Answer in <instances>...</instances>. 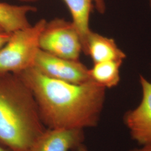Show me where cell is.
<instances>
[{
    "mask_svg": "<svg viewBox=\"0 0 151 151\" xmlns=\"http://www.w3.org/2000/svg\"><path fill=\"white\" fill-rule=\"evenodd\" d=\"M16 75L32 92L47 128L84 130L99 124L106 99L104 87L92 81L75 84L53 79L34 67Z\"/></svg>",
    "mask_w": 151,
    "mask_h": 151,
    "instance_id": "1",
    "label": "cell"
},
{
    "mask_svg": "<svg viewBox=\"0 0 151 151\" xmlns=\"http://www.w3.org/2000/svg\"><path fill=\"white\" fill-rule=\"evenodd\" d=\"M46 129L29 88L16 75H0V145L29 151Z\"/></svg>",
    "mask_w": 151,
    "mask_h": 151,
    "instance_id": "2",
    "label": "cell"
},
{
    "mask_svg": "<svg viewBox=\"0 0 151 151\" xmlns=\"http://www.w3.org/2000/svg\"><path fill=\"white\" fill-rule=\"evenodd\" d=\"M46 22L40 19L33 25L11 33L0 48V75H16L33 67L40 49V35Z\"/></svg>",
    "mask_w": 151,
    "mask_h": 151,
    "instance_id": "3",
    "label": "cell"
},
{
    "mask_svg": "<svg viewBox=\"0 0 151 151\" xmlns=\"http://www.w3.org/2000/svg\"><path fill=\"white\" fill-rule=\"evenodd\" d=\"M39 48L55 56L79 60L82 52L81 37L73 23L62 18L46 22L39 37Z\"/></svg>",
    "mask_w": 151,
    "mask_h": 151,
    "instance_id": "4",
    "label": "cell"
},
{
    "mask_svg": "<svg viewBox=\"0 0 151 151\" xmlns=\"http://www.w3.org/2000/svg\"><path fill=\"white\" fill-rule=\"evenodd\" d=\"M33 67L49 78L82 84L91 81L89 69L80 60L65 59L39 49Z\"/></svg>",
    "mask_w": 151,
    "mask_h": 151,
    "instance_id": "5",
    "label": "cell"
},
{
    "mask_svg": "<svg viewBox=\"0 0 151 151\" xmlns=\"http://www.w3.org/2000/svg\"><path fill=\"white\" fill-rule=\"evenodd\" d=\"M142 98L139 105L124 113L123 120L131 138L140 146L151 144V82L139 76Z\"/></svg>",
    "mask_w": 151,
    "mask_h": 151,
    "instance_id": "6",
    "label": "cell"
},
{
    "mask_svg": "<svg viewBox=\"0 0 151 151\" xmlns=\"http://www.w3.org/2000/svg\"><path fill=\"white\" fill-rule=\"evenodd\" d=\"M84 139V130L47 128L29 151H76Z\"/></svg>",
    "mask_w": 151,
    "mask_h": 151,
    "instance_id": "7",
    "label": "cell"
},
{
    "mask_svg": "<svg viewBox=\"0 0 151 151\" xmlns=\"http://www.w3.org/2000/svg\"><path fill=\"white\" fill-rule=\"evenodd\" d=\"M22 2H34L38 0H19ZM68 9L72 22L75 25L81 37L83 52L87 39L92 30L90 27V17L93 10L103 14L106 11L105 0H62Z\"/></svg>",
    "mask_w": 151,
    "mask_h": 151,
    "instance_id": "8",
    "label": "cell"
},
{
    "mask_svg": "<svg viewBox=\"0 0 151 151\" xmlns=\"http://www.w3.org/2000/svg\"><path fill=\"white\" fill-rule=\"evenodd\" d=\"M84 54L91 58L93 63L109 60L123 61L126 57L112 38L91 31L87 39Z\"/></svg>",
    "mask_w": 151,
    "mask_h": 151,
    "instance_id": "9",
    "label": "cell"
},
{
    "mask_svg": "<svg viewBox=\"0 0 151 151\" xmlns=\"http://www.w3.org/2000/svg\"><path fill=\"white\" fill-rule=\"evenodd\" d=\"M37 8L30 5H13L0 2V27L4 32L11 34L32 25L27 15L36 12Z\"/></svg>",
    "mask_w": 151,
    "mask_h": 151,
    "instance_id": "10",
    "label": "cell"
},
{
    "mask_svg": "<svg viewBox=\"0 0 151 151\" xmlns=\"http://www.w3.org/2000/svg\"><path fill=\"white\" fill-rule=\"evenodd\" d=\"M123 62L109 60L93 63L88 70L90 80L106 89L116 86L120 81V70Z\"/></svg>",
    "mask_w": 151,
    "mask_h": 151,
    "instance_id": "11",
    "label": "cell"
},
{
    "mask_svg": "<svg viewBox=\"0 0 151 151\" xmlns=\"http://www.w3.org/2000/svg\"><path fill=\"white\" fill-rule=\"evenodd\" d=\"M11 36V34L4 32H0V48H2L9 40V38Z\"/></svg>",
    "mask_w": 151,
    "mask_h": 151,
    "instance_id": "12",
    "label": "cell"
},
{
    "mask_svg": "<svg viewBox=\"0 0 151 151\" xmlns=\"http://www.w3.org/2000/svg\"><path fill=\"white\" fill-rule=\"evenodd\" d=\"M129 151H151V144L141 146L140 147L135 148Z\"/></svg>",
    "mask_w": 151,
    "mask_h": 151,
    "instance_id": "13",
    "label": "cell"
},
{
    "mask_svg": "<svg viewBox=\"0 0 151 151\" xmlns=\"http://www.w3.org/2000/svg\"><path fill=\"white\" fill-rule=\"evenodd\" d=\"M76 151H88V150L86 146L84 145V144L83 143L78 147Z\"/></svg>",
    "mask_w": 151,
    "mask_h": 151,
    "instance_id": "14",
    "label": "cell"
},
{
    "mask_svg": "<svg viewBox=\"0 0 151 151\" xmlns=\"http://www.w3.org/2000/svg\"><path fill=\"white\" fill-rule=\"evenodd\" d=\"M0 151H10L9 150H8L7 149L5 148V147H2V146L0 145Z\"/></svg>",
    "mask_w": 151,
    "mask_h": 151,
    "instance_id": "15",
    "label": "cell"
},
{
    "mask_svg": "<svg viewBox=\"0 0 151 151\" xmlns=\"http://www.w3.org/2000/svg\"><path fill=\"white\" fill-rule=\"evenodd\" d=\"M150 6H151V0H150Z\"/></svg>",
    "mask_w": 151,
    "mask_h": 151,
    "instance_id": "16",
    "label": "cell"
},
{
    "mask_svg": "<svg viewBox=\"0 0 151 151\" xmlns=\"http://www.w3.org/2000/svg\"><path fill=\"white\" fill-rule=\"evenodd\" d=\"M0 32H2V29H1V27H0Z\"/></svg>",
    "mask_w": 151,
    "mask_h": 151,
    "instance_id": "17",
    "label": "cell"
}]
</instances>
